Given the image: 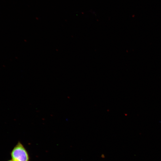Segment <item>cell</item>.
I'll use <instances>...</instances> for the list:
<instances>
[{"mask_svg":"<svg viewBox=\"0 0 161 161\" xmlns=\"http://www.w3.org/2000/svg\"><path fill=\"white\" fill-rule=\"evenodd\" d=\"M13 161V160H9V161Z\"/></svg>","mask_w":161,"mask_h":161,"instance_id":"7a4b0ae2","label":"cell"},{"mask_svg":"<svg viewBox=\"0 0 161 161\" xmlns=\"http://www.w3.org/2000/svg\"><path fill=\"white\" fill-rule=\"evenodd\" d=\"M13 161H29L28 153L22 145L18 142L11 153Z\"/></svg>","mask_w":161,"mask_h":161,"instance_id":"6da1fadb","label":"cell"}]
</instances>
